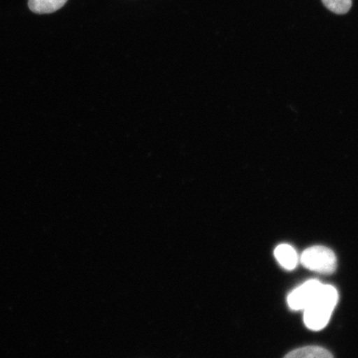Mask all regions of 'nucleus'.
Returning <instances> with one entry per match:
<instances>
[{
  "label": "nucleus",
  "mask_w": 358,
  "mask_h": 358,
  "mask_svg": "<svg viewBox=\"0 0 358 358\" xmlns=\"http://www.w3.org/2000/svg\"><path fill=\"white\" fill-rule=\"evenodd\" d=\"M338 301L337 289L332 285H323L316 297L303 310V320L307 328L313 331L324 329Z\"/></svg>",
  "instance_id": "nucleus-1"
},
{
  "label": "nucleus",
  "mask_w": 358,
  "mask_h": 358,
  "mask_svg": "<svg viewBox=\"0 0 358 358\" xmlns=\"http://www.w3.org/2000/svg\"><path fill=\"white\" fill-rule=\"evenodd\" d=\"M301 263L308 270L322 274H332L337 268V258L333 250L321 245L304 250Z\"/></svg>",
  "instance_id": "nucleus-2"
},
{
  "label": "nucleus",
  "mask_w": 358,
  "mask_h": 358,
  "mask_svg": "<svg viewBox=\"0 0 358 358\" xmlns=\"http://www.w3.org/2000/svg\"><path fill=\"white\" fill-rule=\"evenodd\" d=\"M323 286L319 280H311L299 286L288 296L289 306L294 310H301L307 308Z\"/></svg>",
  "instance_id": "nucleus-3"
},
{
  "label": "nucleus",
  "mask_w": 358,
  "mask_h": 358,
  "mask_svg": "<svg viewBox=\"0 0 358 358\" xmlns=\"http://www.w3.org/2000/svg\"><path fill=\"white\" fill-rule=\"evenodd\" d=\"M275 257L286 270H294L296 267L299 257L296 250L287 244H281L275 250Z\"/></svg>",
  "instance_id": "nucleus-4"
},
{
  "label": "nucleus",
  "mask_w": 358,
  "mask_h": 358,
  "mask_svg": "<svg viewBox=\"0 0 358 358\" xmlns=\"http://www.w3.org/2000/svg\"><path fill=\"white\" fill-rule=\"evenodd\" d=\"M67 0H29L30 10L43 15V13H52L65 6Z\"/></svg>",
  "instance_id": "nucleus-5"
},
{
  "label": "nucleus",
  "mask_w": 358,
  "mask_h": 358,
  "mask_svg": "<svg viewBox=\"0 0 358 358\" xmlns=\"http://www.w3.org/2000/svg\"><path fill=\"white\" fill-rule=\"evenodd\" d=\"M290 358H330L333 357L331 353L324 348L304 347L290 352L285 356Z\"/></svg>",
  "instance_id": "nucleus-6"
},
{
  "label": "nucleus",
  "mask_w": 358,
  "mask_h": 358,
  "mask_svg": "<svg viewBox=\"0 0 358 358\" xmlns=\"http://www.w3.org/2000/svg\"><path fill=\"white\" fill-rule=\"evenodd\" d=\"M322 2L329 10L337 15H345L352 6V0H322Z\"/></svg>",
  "instance_id": "nucleus-7"
}]
</instances>
